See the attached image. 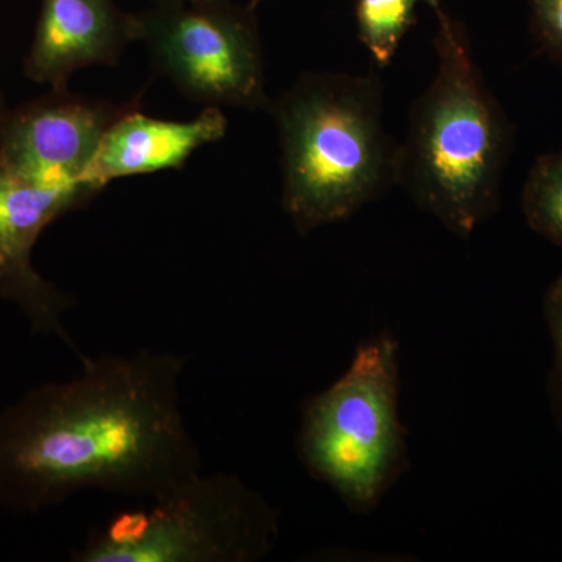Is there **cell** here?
I'll return each instance as SVG.
<instances>
[{
	"mask_svg": "<svg viewBox=\"0 0 562 562\" xmlns=\"http://www.w3.org/2000/svg\"><path fill=\"white\" fill-rule=\"evenodd\" d=\"M0 412V506L54 508L83 491L155 501L202 472L180 405L187 358L140 349L85 357Z\"/></svg>",
	"mask_w": 562,
	"mask_h": 562,
	"instance_id": "1",
	"label": "cell"
},
{
	"mask_svg": "<svg viewBox=\"0 0 562 562\" xmlns=\"http://www.w3.org/2000/svg\"><path fill=\"white\" fill-rule=\"evenodd\" d=\"M431 10L438 69L398 144L397 184L465 239L498 209L513 127L476 66L464 25L442 2Z\"/></svg>",
	"mask_w": 562,
	"mask_h": 562,
	"instance_id": "2",
	"label": "cell"
},
{
	"mask_svg": "<svg viewBox=\"0 0 562 562\" xmlns=\"http://www.w3.org/2000/svg\"><path fill=\"white\" fill-rule=\"evenodd\" d=\"M373 74L302 76L269 105L279 128L283 209L301 235L341 222L397 184Z\"/></svg>",
	"mask_w": 562,
	"mask_h": 562,
	"instance_id": "3",
	"label": "cell"
},
{
	"mask_svg": "<svg viewBox=\"0 0 562 562\" xmlns=\"http://www.w3.org/2000/svg\"><path fill=\"white\" fill-rule=\"evenodd\" d=\"M398 394V344L383 331L361 342L349 369L303 405L299 460L351 512L375 509L408 469Z\"/></svg>",
	"mask_w": 562,
	"mask_h": 562,
	"instance_id": "4",
	"label": "cell"
},
{
	"mask_svg": "<svg viewBox=\"0 0 562 562\" xmlns=\"http://www.w3.org/2000/svg\"><path fill=\"white\" fill-rule=\"evenodd\" d=\"M143 503L91 531L70 560L257 562L279 541V509L232 473L201 472Z\"/></svg>",
	"mask_w": 562,
	"mask_h": 562,
	"instance_id": "5",
	"label": "cell"
},
{
	"mask_svg": "<svg viewBox=\"0 0 562 562\" xmlns=\"http://www.w3.org/2000/svg\"><path fill=\"white\" fill-rule=\"evenodd\" d=\"M135 16L136 41L184 98L217 109H269L260 25L250 3H151Z\"/></svg>",
	"mask_w": 562,
	"mask_h": 562,
	"instance_id": "6",
	"label": "cell"
},
{
	"mask_svg": "<svg viewBox=\"0 0 562 562\" xmlns=\"http://www.w3.org/2000/svg\"><path fill=\"white\" fill-rule=\"evenodd\" d=\"M131 105L95 101L66 88L0 116V165L57 188H90L92 162L106 131Z\"/></svg>",
	"mask_w": 562,
	"mask_h": 562,
	"instance_id": "7",
	"label": "cell"
},
{
	"mask_svg": "<svg viewBox=\"0 0 562 562\" xmlns=\"http://www.w3.org/2000/svg\"><path fill=\"white\" fill-rule=\"evenodd\" d=\"M90 188L46 187L0 165V301L14 303L32 330L57 336L83 360L63 325L74 299L44 279L33 266L41 233L65 214L98 198Z\"/></svg>",
	"mask_w": 562,
	"mask_h": 562,
	"instance_id": "8",
	"label": "cell"
},
{
	"mask_svg": "<svg viewBox=\"0 0 562 562\" xmlns=\"http://www.w3.org/2000/svg\"><path fill=\"white\" fill-rule=\"evenodd\" d=\"M136 41V16L117 0H41L25 76L52 90L77 70L114 66Z\"/></svg>",
	"mask_w": 562,
	"mask_h": 562,
	"instance_id": "9",
	"label": "cell"
},
{
	"mask_svg": "<svg viewBox=\"0 0 562 562\" xmlns=\"http://www.w3.org/2000/svg\"><path fill=\"white\" fill-rule=\"evenodd\" d=\"M228 122L217 106H203L192 121H166L133 105L103 136L88 181L103 190L110 181L181 169L195 150L227 135Z\"/></svg>",
	"mask_w": 562,
	"mask_h": 562,
	"instance_id": "10",
	"label": "cell"
},
{
	"mask_svg": "<svg viewBox=\"0 0 562 562\" xmlns=\"http://www.w3.org/2000/svg\"><path fill=\"white\" fill-rule=\"evenodd\" d=\"M441 0H357L358 38L380 68H386L397 54L406 33L417 20V7H431Z\"/></svg>",
	"mask_w": 562,
	"mask_h": 562,
	"instance_id": "11",
	"label": "cell"
},
{
	"mask_svg": "<svg viewBox=\"0 0 562 562\" xmlns=\"http://www.w3.org/2000/svg\"><path fill=\"white\" fill-rule=\"evenodd\" d=\"M522 210L532 232L562 247V151L536 158L525 181Z\"/></svg>",
	"mask_w": 562,
	"mask_h": 562,
	"instance_id": "12",
	"label": "cell"
},
{
	"mask_svg": "<svg viewBox=\"0 0 562 562\" xmlns=\"http://www.w3.org/2000/svg\"><path fill=\"white\" fill-rule=\"evenodd\" d=\"M542 306L553 344V364L549 375L550 403L554 422L562 432V276L550 284Z\"/></svg>",
	"mask_w": 562,
	"mask_h": 562,
	"instance_id": "13",
	"label": "cell"
},
{
	"mask_svg": "<svg viewBox=\"0 0 562 562\" xmlns=\"http://www.w3.org/2000/svg\"><path fill=\"white\" fill-rule=\"evenodd\" d=\"M531 29L543 50L562 61V0H530Z\"/></svg>",
	"mask_w": 562,
	"mask_h": 562,
	"instance_id": "14",
	"label": "cell"
},
{
	"mask_svg": "<svg viewBox=\"0 0 562 562\" xmlns=\"http://www.w3.org/2000/svg\"><path fill=\"white\" fill-rule=\"evenodd\" d=\"M151 3H165V2H188V3H205L216 2V0H150Z\"/></svg>",
	"mask_w": 562,
	"mask_h": 562,
	"instance_id": "15",
	"label": "cell"
},
{
	"mask_svg": "<svg viewBox=\"0 0 562 562\" xmlns=\"http://www.w3.org/2000/svg\"><path fill=\"white\" fill-rule=\"evenodd\" d=\"M261 0H250V5L254 7V9H257L258 5H260Z\"/></svg>",
	"mask_w": 562,
	"mask_h": 562,
	"instance_id": "16",
	"label": "cell"
}]
</instances>
